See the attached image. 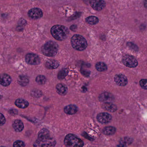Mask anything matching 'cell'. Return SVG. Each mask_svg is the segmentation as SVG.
Segmentation results:
<instances>
[{
    "mask_svg": "<svg viewBox=\"0 0 147 147\" xmlns=\"http://www.w3.org/2000/svg\"><path fill=\"white\" fill-rule=\"evenodd\" d=\"M56 141L51 136L50 132L46 129L40 130L38 135V139L33 144L34 147H54Z\"/></svg>",
    "mask_w": 147,
    "mask_h": 147,
    "instance_id": "1",
    "label": "cell"
},
{
    "mask_svg": "<svg viewBox=\"0 0 147 147\" xmlns=\"http://www.w3.org/2000/svg\"><path fill=\"white\" fill-rule=\"evenodd\" d=\"M51 34L53 37L58 40H63L68 37L69 30L63 25H57L53 26L51 29Z\"/></svg>",
    "mask_w": 147,
    "mask_h": 147,
    "instance_id": "2",
    "label": "cell"
},
{
    "mask_svg": "<svg viewBox=\"0 0 147 147\" xmlns=\"http://www.w3.org/2000/svg\"><path fill=\"white\" fill-rule=\"evenodd\" d=\"M58 50V45L53 41H48L41 47V51L43 54L48 57L55 56L57 53Z\"/></svg>",
    "mask_w": 147,
    "mask_h": 147,
    "instance_id": "3",
    "label": "cell"
},
{
    "mask_svg": "<svg viewBox=\"0 0 147 147\" xmlns=\"http://www.w3.org/2000/svg\"><path fill=\"white\" fill-rule=\"evenodd\" d=\"M71 44L75 50L83 51L86 49L87 43L84 37L79 34H75L71 38Z\"/></svg>",
    "mask_w": 147,
    "mask_h": 147,
    "instance_id": "4",
    "label": "cell"
},
{
    "mask_svg": "<svg viewBox=\"0 0 147 147\" xmlns=\"http://www.w3.org/2000/svg\"><path fill=\"white\" fill-rule=\"evenodd\" d=\"M64 143L66 147H83L84 146L83 141L72 134L65 136Z\"/></svg>",
    "mask_w": 147,
    "mask_h": 147,
    "instance_id": "5",
    "label": "cell"
},
{
    "mask_svg": "<svg viewBox=\"0 0 147 147\" xmlns=\"http://www.w3.org/2000/svg\"><path fill=\"white\" fill-rule=\"evenodd\" d=\"M122 62L123 64L129 68H135L138 65V62L134 57L130 55H125L123 57Z\"/></svg>",
    "mask_w": 147,
    "mask_h": 147,
    "instance_id": "6",
    "label": "cell"
},
{
    "mask_svg": "<svg viewBox=\"0 0 147 147\" xmlns=\"http://www.w3.org/2000/svg\"><path fill=\"white\" fill-rule=\"evenodd\" d=\"M25 59L26 62L31 65H38L40 63V58L38 55L34 53H28L26 55Z\"/></svg>",
    "mask_w": 147,
    "mask_h": 147,
    "instance_id": "7",
    "label": "cell"
},
{
    "mask_svg": "<svg viewBox=\"0 0 147 147\" xmlns=\"http://www.w3.org/2000/svg\"><path fill=\"white\" fill-rule=\"evenodd\" d=\"M92 7L97 11H100L104 8L106 3L104 0H90Z\"/></svg>",
    "mask_w": 147,
    "mask_h": 147,
    "instance_id": "8",
    "label": "cell"
},
{
    "mask_svg": "<svg viewBox=\"0 0 147 147\" xmlns=\"http://www.w3.org/2000/svg\"><path fill=\"white\" fill-rule=\"evenodd\" d=\"M28 16L31 19L37 20L41 18L43 16V12L40 9L38 8H34L31 9L28 13Z\"/></svg>",
    "mask_w": 147,
    "mask_h": 147,
    "instance_id": "9",
    "label": "cell"
},
{
    "mask_svg": "<svg viewBox=\"0 0 147 147\" xmlns=\"http://www.w3.org/2000/svg\"><path fill=\"white\" fill-rule=\"evenodd\" d=\"M112 117L109 114L106 112L98 114L97 116V119L101 123H107L111 121Z\"/></svg>",
    "mask_w": 147,
    "mask_h": 147,
    "instance_id": "10",
    "label": "cell"
},
{
    "mask_svg": "<svg viewBox=\"0 0 147 147\" xmlns=\"http://www.w3.org/2000/svg\"><path fill=\"white\" fill-rule=\"evenodd\" d=\"M114 79L115 82L120 86H125L127 84V79L123 74H116Z\"/></svg>",
    "mask_w": 147,
    "mask_h": 147,
    "instance_id": "11",
    "label": "cell"
},
{
    "mask_svg": "<svg viewBox=\"0 0 147 147\" xmlns=\"http://www.w3.org/2000/svg\"><path fill=\"white\" fill-rule=\"evenodd\" d=\"M12 79L8 74H2L0 75V84L4 86H8L11 84Z\"/></svg>",
    "mask_w": 147,
    "mask_h": 147,
    "instance_id": "12",
    "label": "cell"
},
{
    "mask_svg": "<svg viewBox=\"0 0 147 147\" xmlns=\"http://www.w3.org/2000/svg\"><path fill=\"white\" fill-rule=\"evenodd\" d=\"M46 68L48 69H55L58 68L59 65V63L54 59L47 60L45 64Z\"/></svg>",
    "mask_w": 147,
    "mask_h": 147,
    "instance_id": "13",
    "label": "cell"
},
{
    "mask_svg": "<svg viewBox=\"0 0 147 147\" xmlns=\"http://www.w3.org/2000/svg\"><path fill=\"white\" fill-rule=\"evenodd\" d=\"M98 98L99 101L101 102H108V101L113 100L114 99V97L111 93L108 92H105L99 95Z\"/></svg>",
    "mask_w": 147,
    "mask_h": 147,
    "instance_id": "14",
    "label": "cell"
},
{
    "mask_svg": "<svg viewBox=\"0 0 147 147\" xmlns=\"http://www.w3.org/2000/svg\"><path fill=\"white\" fill-rule=\"evenodd\" d=\"M56 90L57 92L60 95H66L68 92V88L64 84H58L56 86Z\"/></svg>",
    "mask_w": 147,
    "mask_h": 147,
    "instance_id": "15",
    "label": "cell"
},
{
    "mask_svg": "<svg viewBox=\"0 0 147 147\" xmlns=\"http://www.w3.org/2000/svg\"><path fill=\"white\" fill-rule=\"evenodd\" d=\"M102 108L110 112H115L117 110V107L114 104L111 102H105L102 105Z\"/></svg>",
    "mask_w": 147,
    "mask_h": 147,
    "instance_id": "16",
    "label": "cell"
},
{
    "mask_svg": "<svg viewBox=\"0 0 147 147\" xmlns=\"http://www.w3.org/2000/svg\"><path fill=\"white\" fill-rule=\"evenodd\" d=\"M78 111V107L74 105H70L64 108L65 112L67 115H74L76 114Z\"/></svg>",
    "mask_w": 147,
    "mask_h": 147,
    "instance_id": "17",
    "label": "cell"
},
{
    "mask_svg": "<svg viewBox=\"0 0 147 147\" xmlns=\"http://www.w3.org/2000/svg\"><path fill=\"white\" fill-rule=\"evenodd\" d=\"M15 104L18 108L23 109L28 107L29 103L27 101L23 98H18L16 100Z\"/></svg>",
    "mask_w": 147,
    "mask_h": 147,
    "instance_id": "18",
    "label": "cell"
},
{
    "mask_svg": "<svg viewBox=\"0 0 147 147\" xmlns=\"http://www.w3.org/2000/svg\"><path fill=\"white\" fill-rule=\"evenodd\" d=\"M13 127L16 132H21L24 129V124L21 120L17 119L13 123Z\"/></svg>",
    "mask_w": 147,
    "mask_h": 147,
    "instance_id": "19",
    "label": "cell"
},
{
    "mask_svg": "<svg viewBox=\"0 0 147 147\" xmlns=\"http://www.w3.org/2000/svg\"><path fill=\"white\" fill-rule=\"evenodd\" d=\"M17 82L18 84L21 86H26L29 83V79L28 77L25 75H20L17 79Z\"/></svg>",
    "mask_w": 147,
    "mask_h": 147,
    "instance_id": "20",
    "label": "cell"
},
{
    "mask_svg": "<svg viewBox=\"0 0 147 147\" xmlns=\"http://www.w3.org/2000/svg\"><path fill=\"white\" fill-rule=\"evenodd\" d=\"M115 128L112 126H109L105 127L103 129V133L106 135H112L114 134L116 132Z\"/></svg>",
    "mask_w": 147,
    "mask_h": 147,
    "instance_id": "21",
    "label": "cell"
},
{
    "mask_svg": "<svg viewBox=\"0 0 147 147\" xmlns=\"http://www.w3.org/2000/svg\"><path fill=\"white\" fill-rule=\"evenodd\" d=\"M96 69L98 71L102 72L107 70V66L105 63L98 62L96 65Z\"/></svg>",
    "mask_w": 147,
    "mask_h": 147,
    "instance_id": "22",
    "label": "cell"
},
{
    "mask_svg": "<svg viewBox=\"0 0 147 147\" xmlns=\"http://www.w3.org/2000/svg\"><path fill=\"white\" fill-rule=\"evenodd\" d=\"M86 21L90 25H96L98 22V19L96 16H89L86 19Z\"/></svg>",
    "mask_w": 147,
    "mask_h": 147,
    "instance_id": "23",
    "label": "cell"
},
{
    "mask_svg": "<svg viewBox=\"0 0 147 147\" xmlns=\"http://www.w3.org/2000/svg\"><path fill=\"white\" fill-rule=\"evenodd\" d=\"M68 74V70L67 69L64 68L59 72L57 75L58 78L59 80L63 79L66 77Z\"/></svg>",
    "mask_w": 147,
    "mask_h": 147,
    "instance_id": "24",
    "label": "cell"
},
{
    "mask_svg": "<svg viewBox=\"0 0 147 147\" xmlns=\"http://www.w3.org/2000/svg\"><path fill=\"white\" fill-rule=\"evenodd\" d=\"M46 78L44 75H38L37 76L36 78V82L40 85L45 84L46 82Z\"/></svg>",
    "mask_w": 147,
    "mask_h": 147,
    "instance_id": "25",
    "label": "cell"
},
{
    "mask_svg": "<svg viewBox=\"0 0 147 147\" xmlns=\"http://www.w3.org/2000/svg\"><path fill=\"white\" fill-rule=\"evenodd\" d=\"M25 143L22 141H16L13 145V147H25Z\"/></svg>",
    "mask_w": 147,
    "mask_h": 147,
    "instance_id": "26",
    "label": "cell"
},
{
    "mask_svg": "<svg viewBox=\"0 0 147 147\" xmlns=\"http://www.w3.org/2000/svg\"><path fill=\"white\" fill-rule=\"evenodd\" d=\"M31 94L33 96L35 97H39L42 95V93L40 90H34L32 92Z\"/></svg>",
    "mask_w": 147,
    "mask_h": 147,
    "instance_id": "27",
    "label": "cell"
},
{
    "mask_svg": "<svg viewBox=\"0 0 147 147\" xmlns=\"http://www.w3.org/2000/svg\"><path fill=\"white\" fill-rule=\"evenodd\" d=\"M140 85L142 88L147 90V80L142 79L140 81Z\"/></svg>",
    "mask_w": 147,
    "mask_h": 147,
    "instance_id": "28",
    "label": "cell"
},
{
    "mask_svg": "<svg viewBox=\"0 0 147 147\" xmlns=\"http://www.w3.org/2000/svg\"><path fill=\"white\" fill-rule=\"evenodd\" d=\"M6 122V119L4 115L1 113H0V126L4 125Z\"/></svg>",
    "mask_w": 147,
    "mask_h": 147,
    "instance_id": "29",
    "label": "cell"
},
{
    "mask_svg": "<svg viewBox=\"0 0 147 147\" xmlns=\"http://www.w3.org/2000/svg\"><path fill=\"white\" fill-rule=\"evenodd\" d=\"M80 72L81 73L86 77H89L90 76V72L89 71L86 70L84 69H81L80 70Z\"/></svg>",
    "mask_w": 147,
    "mask_h": 147,
    "instance_id": "30",
    "label": "cell"
},
{
    "mask_svg": "<svg viewBox=\"0 0 147 147\" xmlns=\"http://www.w3.org/2000/svg\"><path fill=\"white\" fill-rule=\"evenodd\" d=\"M26 22L25 21V20H23V19L22 20H20L19 22V24L20 26H25L26 25Z\"/></svg>",
    "mask_w": 147,
    "mask_h": 147,
    "instance_id": "31",
    "label": "cell"
},
{
    "mask_svg": "<svg viewBox=\"0 0 147 147\" xmlns=\"http://www.w3.org/2000/svg\"><path fill=\"white\" fill-rule=\"evenodd\" d=\"M9 111L10 114H13V115H16V114H17V113H18L16 109H13L12 110Z\"/></svg>",
    "mask_w": 147,
    "mask_h": 147,
    "instance_id": "32",
    "label": "cell"
},
{
    "mask_svg": "<svg viewBox=\"0 0 147 147\" xmlns=\"http://www.w3.org/2000/svg\"><path fill=\"white\" fill-rule=\"evenodd\" d=\"M76 28H77V26L75 25H72L70 27L71 30H72V31H74L75 29H76Z\"/></svg>",
    "mask_w": 147,
    "mask_h": 147,
    "instance_id": "33",
    "label": "cell"
},
{
    "mask_svg": "<svg viewBox=\"0 0 147 147\" xmlns=\"http://www.w3.org/2000/svg\"><path fill=\"white\" fill-rule=\"evenodd\" d=\"M144 5L145 7L147 8V0H145L144 2Z\"/></svg>",
    "mask_w": 147,
    "mask_h": 147,
    "instance_id": "34",
    "label": "cell"
},
{
    "mask_svg": "<svg viewBox=\"0 0 147 147\" xmlns=\"http://www.w3.org/2000/svg\"><path fill=\"white\" fill-rule=\"evenodd\" d=\"M2 96H0V98H2Z\"/></svg>",
    "mask_w": 147,
    "mask_h": 147,
    "instance_id": "35",
    "label": "cell"
},
{
    "mask_svg": "<svg viewBox=\"0 0 147 147\" xmlns=\"http://www.w3.org/2000/svg\"><path fill=\"white\" fill-rule=\"evenodd\" d=\"M1 147H3V146H1Z\"/></svg>",
    "mask_w": 147,
    "mask_h": 147,
    "instance_id": "36",
    "label": "cell"
}]
</instances>
